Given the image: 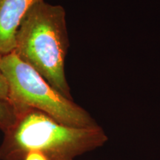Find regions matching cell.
<instances>
[{
    "label": "cell",
    "instance_id": "cell-1",
    "mask_svg": "<svg viewBox=\"0 0 160 160\" xmlns=\"http://www.w3.org/2000/svg\"><path fill=\"white\" fill-rule=\"evenodd\" d=\"M15 111L14 123L4 132L0 160H24L31 151L40 152L48 160H74L108 140L100 125L71 127L34 108Z\"/></svg>",
    "mask_w": 160,
    "mask_h": 160
},
{
    "label": "cell",
    "instance_id": "cell-2",
    "mask_svg": "<svg viewBox=\"0 0 160 160\" xmlns=\"http://www.w3.org/2000/svg\"><path fill=\"white\" fill-rule=\"evenodd\" d=\"M69 45L65 8L39 0L18 28L13 52L52 87L73 100L65 70Z\"/></svg>",
    "mask_w": 160,
    "mask_h": 160
},
{
    "label": "cell",
    "instance_id": "cell-3",
    "mask_svg": "<svg viewBox=\"0 0 160 160\" xmlns=\"http://www.w3.org/2000/svg\"><path fill=\"white\" fill-rule=\"evenodd\" d=\"M0 67L8 85V101L15 111L37 109L71 127L99 125L85 109L52 87L14 52L2 55Z\"/></svg>",
    "mask_w": 160,
    "mask_h": 160
},
{
    "label": "cell",
    "instance_id": "cell-4",
    "mask_svg": "<svg viewBox=\"0 0 160 160\" xmlns=\"http://www.w3.org/2000/svg\"><path fill=\"white\" fill-rule=\"evenodd\" d=\"M39 0H0V53H12L18 28L31 8Z\"/></svg>",
    "mask_w": 160,
    "mask_h": 160
},
{
    "label": "cell",
    "instance_id": "cell-5",
    "mask_svg": "<svg viewBox=\"0 0 160 160\" xmlns=\"http://www.w3.org/2000/svg\"><path fill=\"white\" fill-rule=\"evenodd\" d=\"M17 114L13 106L9 101L0 99V129L7 131L14 123Z\"/></svg>",
    "mask_w": 160,
    "mask_h": 160
},
{
    "label": "cell",
    "instance_id": "cell-6",
    "mask_svg": "<svg viewBox=\"0 0 160 160\" xmlns=\"http://www.w3.org/2000/svg\"><path fill=\"white\" fill-rule=\"evenodd\" d=\"M2 57V55L0 53V62H1ZM8 98H9L8 85L7 81H6L5 76H4L2 71L1 67H0V99L8 101Z\"/></svg>",
    "mask_w": 160,
    "mask_h": 160
},
{
    "label": "cell",
    "instance_id": "cell-7",
    "mask_svg": "<svg viewBox=\"0 0 160 160\" xmlns=\"http://www.w3.org/2000/svg\"><path fill=\"white\" fill-rule=\"evenodd\" d=\"M24 160H48V159L40 152L31 151L26 155Z\"/></svg>",
    "mask_w": 160,
    "mask_h": 160
}]
</instances>
